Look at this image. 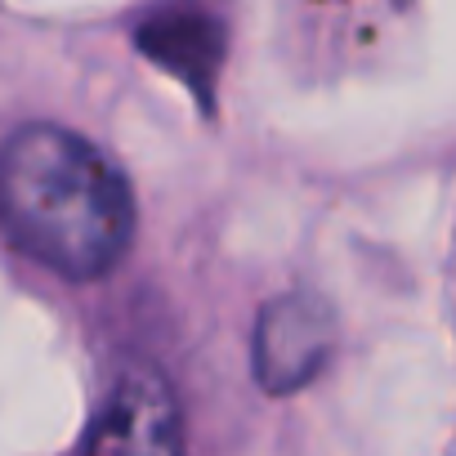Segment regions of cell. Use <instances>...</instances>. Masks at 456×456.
<instances>
[{
    "instance_id": "cell-1",
    "label": "cell",
    "mask_w": 456,
    "mask_h": 456,
    "mask_svg": "<svg viewBox=\"0 0 456 456\" xmlns=\"http://www.w3.org/2000/svg\"><path fill=\"white\" fill-rule=\"evenodd\" d=\"M0 224L45 269L90 282L126 256L134 197L90 139L32 121L0 143Z\"/></svg>"
},
{
    "instance_id": "cell-2",
    "label": "cell",
    "mask_w": 456,
    "mask_h": 456,
    "mask_svg": "<svg viewBox=\"0 0 456 456\" xmlns=\"http://www.w3.org/2000/svg\"><path fill=\"white\" fill-rule=\"evenodd\" d=\"M81 456H183L179 407L170 380L152 362H130L117 371Z\"/></svg>"
},
{
    "instance_id": "cell-3",
    "label": "cell",
    "mask_w": 456,
    "mask_h": 456,
    "mask_svg": "<svg viewBox=\"0 0 456 456\" xmlns=\"http://www.w3.org/2000/svg\"><path fill=\"white\" fill-rule=\"evenodd\" d=\"M331 345H336V318L318 296L309 291L278 296L256 318V340H251L256 380L269 394H291L327 367Z\"/></svg>"
},
{
    "instance_id": "cell-4",
    "label": "cell",
    "mask_w": 456,
    "mask_h": 456,
    "mask_svg": "<svg viewBox=\"0 0 456 456\" xmlns=\"http://www.w3.org/2000/svg\"><path fill=\"white\" fill-rule=\"evenodd\" d=\"M139 50L161 59L166 68H179L183 77H201L219 63V23L192 19V14H166L161 28H139Z\"/></svg>"
}]
</instances>
